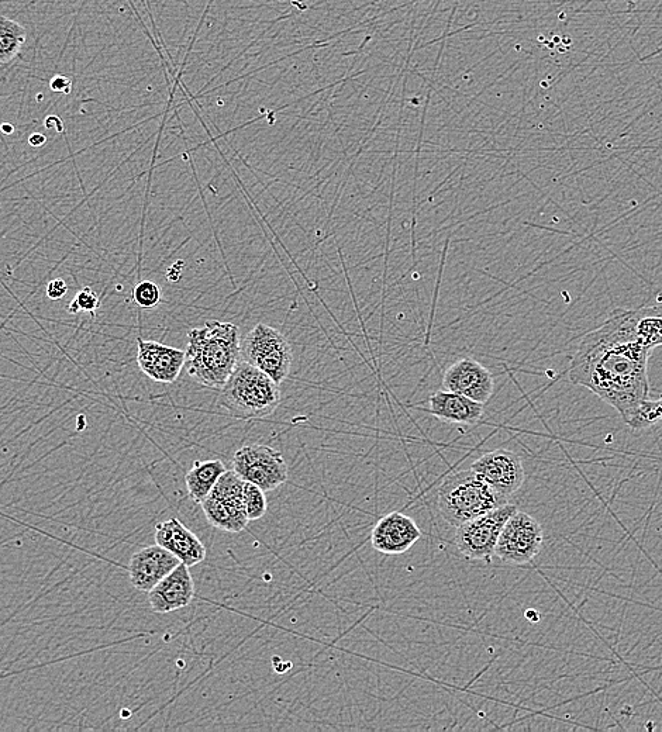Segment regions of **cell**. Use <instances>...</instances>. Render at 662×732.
<instances>
[{
	"label": "cell",
	"instance_id": "6da1fadb",
	"mask_svg": "<svg viewBox=\"0 0 662 732\" xmlns=\"http://www.w3.org/2000/svg\"><path fill=\"white\" fill-rule=\"evenodd\" d=\"M650 348L630 333L620 310L579 341L571 359L568 379L601 397L633 430L662 420V396L650 397Z\"/></svg>",
	"mask_w": 662,
	"mask_h": 732
},
{
	"label": "cell",
	"instance_id": "7a4b0ae2",
	"mask_svg": "<svg viewBox=\"0 0 662 732\" xmlns=\"http://www.w3.org/2000/svg\"><path fill=\"white\" fill-rule=\"evenodd\" d=\"M186 371L209 389L222 390L241 357L240 330L226 321H208L188 333Z\"/></svg>",
	"mask_w": 662,
	"mask_h": 732
},
{
	"label": "cell",
	"instance_id": "3957f363",
	"mask_svg": "<svg viewBox=\"0 0 662 732\" xmlns=\"http://www.w3.org/2000/svg\"><path fill=\"white\" fill-rule=\"evenodd\" d=\"M281 399V389L270 375L240 359L223 386L220 405L236 419H264L278 409Z\"/></svg>",
	"mask_w": 662,
	"mask_h": 732
},
{
	"label": "cell",
	"instance_id": "277c9868",
	"mask_svg": "<svg viewBox=\"0 0 662 732\" xmlns=\"http://www.w3.org/2000/svg\"><path fill=\"white\" fill-rule=\"evenodd\" d=\"M506 503L508 500L486 485L472 469L448 475L437 497L441 517L455 528Z\"/></svg>",
	"mask_w": 662,
	"mask_h": 732
},
{
	"label": "cell",
	"instance_id": "5b68a950",
	"mask_svg": "<svg viewBox=\"0 0 662 732\" xmlns=\"http://www.w3.org/2000/svg\"><path fill=\"white\" fill-rule=\"evenodd\" d=\"M243 361L270 375L278 385L291 374L293 354L289 341L277 328L257 324L241 341Z\"/></svg>",
	"mask_w": 662,
	"mask_h": 732
},
{
	"label": "cell",
	"instance_id": "8992f818",
	"mask_svg": "<svg viewBox=\"0 0 662 732\" xmlns=\"http://www.w3.org/2000/svg\"><path fill=\"white\" fill-rule=\"evenodd\" d=\"M516 511V506L506 503L477 519L461 524L455 533L458 551L472 561H491L503 527Z\"/></svg>",
	"mask_w": 662,
	"mask_h": 732
},
{
	"label": "cell",
	"instance_id": "52a82bcc",
	"mask_svg": "<svg viewBox=\"0 0 662 732\" xmlns=\"http://www.w3.org/2000/svg\"><path fill=\"white\" fill-rule=\"evenodd\" d=\"M244 481L234 471L220 476L208 499L202 503L206 519L217 530L227 533H241L246 530L248 520L243 504Z\"/></svg>",
	"mask_w": 662,
	"mask_h": 732
},
{
	"label": "cell",
	"instance_id": "ba28073f",
	"mask_svg": "<svg viewBox=\"0 0 662 732\" xmlns=\"http://www.w3.org/2000/svg\"><path fill=\"white\" fill-rule=\"evenodd\" d=\"M543 540L539 521L517 510L503 527L495 555L506 565H526L540 554Z\"/></svg>",
	"mask_w": 662,
	"mask_h": 732
},
{
	"label": "cell",
	"instance_id": "9c48e42d",
	"mask_svg": "<svg viewBox=\"0 0 662 732\" xmlns=\"http://www.w3.org/2000/svg\"><path fill=\"white\" fill-rule=\"evenodd\" d=\"M233 471L243 481L260 486L265 492L275 490L288 481V465L281 452L268 445H246L233 457Z\"/></svg>",
	"mask_w": 662,
	"mask_h": 732
},
{
	"label": "cell",
	"instance_id": "30bf717a",
	"mask_svg": "<svg viewBox=\"0 0 662 732\" xmlns=\"http://www.w3.org/2000/svg\"><path fill=\"white\" fill-rule=\"evenodd\" d=\"M471 469L506 500L522 488L526 479L522 458L516 452L503 448L482 455L472 464Z\"/></svg>",
	"mask_w": 662,
	"mask_h": 732
},
{
	"label": "cell",
	"instance_id": "8fae6325",
	"mask_svg": "<svg viewBox=\"0 0 662 732\" xmlns=\"http://www.w3.org/2000/svg\"><path fill=\"white\" fill-rule=\"evenodd\" d=\"M443 389L486 405L495 390V379L492 372L477 359L460 358L444 372Z\"/></svg>",
	"mask_w": 662,
	"mask_h": 732
},
{
	"label": "cell",
	"instance_id": "7c38bea8",
	"mask_svg": "<svg viewBox=\"0 0 662 732\" xmlns=\"http://www.w3.org/2000/svg\"><path fill=\"white\" fill-rule=\"evenodd\" d=\"M179 564L181 561L161 545L155 544L140 549L133 554L127 566L131 586L140 592L148 593Z\"/></svg>",
	"mask_w": 662,
	"mask_h": 732
},
{
	"label": "cell",
	"instance_id": "4fadbf2b",
	"mask_svg": "<svg viewBox=\"0 0 662 732\" xmlns=\"http://www.w3.org/2000/svg\"><path fill=\"white\" fill-rule=\"evenodd\" d=\"M422 538L416 521L406 514L393 511L375 524L371 544L375 551L385 555H401Z\"/></svg>",
	"mask_w": 662,
	"mask_h": 732
},
{
	"label": "cell",
	"instance_id": "5bb4252c",
	"mask_svg": "<svg viewBox=\"0 0 662 732\" xmlns=\"http://www.w3.org/2000/svg\"><path fill=\"white\" fill-rule=\"evenodd\" d=\"M137 365L144 375L158 383H174L186 362L185 351L155 341L137 338Z\"/></svg>",
	"mask_w": 662,
	"mask_h": 732
},
{
	"label": "cell",
	"instance_id": "9a60e30c",
	"mask_svg": "<svg viewBox=\"0 0 662 732\" xmlns=\"http://www.w3.org/2000/svg\"><path fill=\"white\" fill-rule=\"evenodd\" d=\"M193 597H195V583L189 572V566L182 562L148 592L151 610L158 614L185 609L192 603Z\"/></svg>",
	"mask_w": 662,
	"mask_h": 732
},
{
	"label": "cell",
	"instance_id": "2e32d148",
	"mask_svg": "<svg viewBox=\"0 0 662 732\" xmlns=\"http://www.w3.org/2000/svg\"><path fill=\"white\" fill-rule=\"evenodd\" d=\"M155 542L186 566H195L205 561L208 551L203 542L178 519L162 521L155 526Z\"/></svg>",
	"mask_w": 662,
	"mask_h": 732
},
{
	"label": "cell",
	"instance_id": "e0dca14e",
	"mask_svg": "<svg viewBox=\"0 0 662 732\" xmlns=\"http://www.w3.org/2000/svg\"><path fill=\"white\" fill-rule=\"evenodd\" d=\"M429 413L446 423L475 426L484 417L485 405L475 402L470 397L441 389L430 396Z\"/></svg>",
	"mask_w": 662,
	"mask_h": 732
},
{
	"label": "cell",
	"instance_id": "ac0fdd59",
	"mask_svg": "<svg viewBox=\"0 0 662 732\" xmlns=\"http://www.w3.org/2000/svg\"><path fill=\"white\" fill-rule=\"evenodd\" d=\"M622 319L639 343L655 350L662 345V303L639 309H619Z\"/></svg>",
	"mask_w": 662,
	"mask_h": 732
},
{
	"label": "cell",
	"instance_id": "d6986e66",
	"mask_svg": "<svg viewBox=\"0 0 662 732\" xmlns=\"http://www.w3.org/2000/svg\"><path fill=\"white\" fill-rule=\"evenodd\" d=\"M226 471V466L219 459L196 461L185 476L186 488L193 502L199 504L205 502L220 476Z\"/></svg>",
	"mask_w": 662,
	"mask_h": 732
},
{
	"label": "cell",
	"instance_id": "ffe728a7",
	"mask_svg": "<svg viewBox=\"0 0 662 732\" xmlns=\"http://www.w3.org/2000/svg\"><path fill=\"white\" fill-rule=\"evenodd\" d=\"M27 31L22 24L8 17L0 16V64H10L24 43H26Z\"/></svg>",
	"mask_w": 662,
	"mask_h": 732
},
{
	"label": "cell",
	"instance_id": "44dd1931",
	"mask_svg": "<svg viewBox=\"0 0 662 732\" xmlns=\"http://www.w3.org/2000/svg\"><path fill=\"white\" fill-rule=\"evenodd\" d=\"M243 504L248 520L257 521L267 514L268 503L265 490L254 483L244 481Z\"/></svg>",
	"mask_w": 662,
	"mask_h": 732
},
{
	"label": "cell",
	"instance_id": "7402d4cb",
	"mask_svg": "<svg viewBox=\"0 0 662 732\" xmlns=\"http://www.w3.org/2000/svg\"><path fill=\"white\" fill-rule=\"evenodd\" d=\"M133 298L141 309H153L161 302L160 286L153 281H141L133 290Z\"/></svg>",
	"mask_w": 662,
	"mask_h": 732
},
{
	"label": "cell",
	"instance_id": "603a6c76",
	"mask_svg": "<svg viewBox=\"0 0 662 732\" xmlns=\"http://www.w3.org/2000/svg\"><path fill=\"white\" fill-rule=\"evenodd\" d=\"M101 306V300L91 288L78 290L77 296L67 307L68 313L78 314L81 312L91 313L95 316L96 309Z\"/></svg>",
	"mask_w": 662,
	"mask_h": 732
},
{
	"label": "cell",
	"instance_id": "cb8c5ba5",
	"mask_svg": "<svg viewBox=\"0 0 662 732\" xmlns=\"http://www.w3.org/2000/svg\"><path fill=\"white\" fill-rule=\"evenodd\" d=\"M67 292L68 285L64 279H53V281L48 282L46 293L51 300H61L67 295Z\"/></svg>",
	"mask_w": 662,
	"mask_h": 732
},
{
	"label": "cell",
	"instance_id": "d4e9b609",
	"mask_svg": "<svg viewBox=\"0 0 662 732\" xmlns=\"http://www.w3.org/2000/svg\"><path fill=\"white\" fill-rule=\"evenodd\" d=\"M50 86L54 92L70 95L72 89V81L71 78L64 77V75H55V77L51 79Z\"/></svg>",
	"mask_w": 662,
	"mask_h": 732
},
{
	"label": "cell",
	"instance_id": "484cf974",
	"mask_svg": "<svg viewBox=\"0 0 662 732\" xmlns=\"http://www.w3.org/2000/svg\"><path fill=\"white\" fill-rule=\"evenodd\" d=\"M29 143L30 145H33V147H41V145L47 143V138L40 133L31 134L29 137Z\"/></svg>",
	"mask_w": 662,
	"mask_h": 732
},
{
	"label": "cell",
	"instance_id": "4316f807",
	"mask_svg": "<svg viewBox=\"0 0 662 732\" xmlns=\"http://www.w3.org/2000/svg\"><path fill=\"white\" fill-rule=\"evenodd\" d=\"M61 124H62L61 120L58 119V117H55V116L47 117V120H46L47 129H57L58 131H62Z\"/></svg>",
	"mask_w": 662,
	"mask_h": 732
},
{
	"label": "cell",
	"instance_id": "83f0119b",
	"mask_svg": "<svg viewBox=\"0 0 662 732\" xmlns=\"http://www.w3.org/2000/svg\"><path fill=\"white\" fill-rule=\"evenodd\" d=\"M2 131L6 134V136H9V134H12L13 131H15V127H13L12 124L9 123H3Z\"/></svg>",
	"mask_w": 662,
	"mask_h": 732
}]
</instances>
